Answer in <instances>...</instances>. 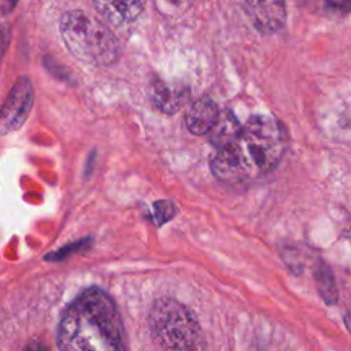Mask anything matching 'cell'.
Listing matches in <instances>:
<instances>
[{"label": "cell", "mask_w": 351, "mask_h": 351, "mask_svg": "<svg viewBox=\"0 0 351 351\" xmlns=\"http://www.w3.org/2000/svg\"><path fill=\"white\" fill-rule=\"evenodd\" d=\"M241 125L237 122V119L232 114H225V115H218V119L213 129L208 132L211 133V141L215 144L218 148L222 147L223 144L229 143L240 130Z\"/></svg>", "instance_id": "cell-10"}, {"label": "cell", "mask_w": 351, "mask_h": 351, "mask_svg": "<svg viewBox=\"0 0 351 351\" xmlns=\"http://www.w3.org/2000/svg\"><path fill=\"white\" fill-rule=\"evenodd\" d=\"M96 11L114 26L133 23L144 10L145 0H93Z\"/></svg>", "instance_id": "cell-7"}, {"label": "cell", "mask_w": 351, "mask_h": 351, "mask_svg": "<svg viewBox=\"0 0 351 351\" xmlns=\"http://www.w3.org/2000/svg\"><path fill=\"white\" fill-rule=\"evenodd\" d=\"M348 0H326V7L329 8H336V10H341V7L348 11Z\"/></svg>", "instance_id": "cell-11"}, {"label": "cell", "mask_w": 351, "mask_h": 351, "mask_svg": "<svg viewBox=\"0 0 351 351\" xmlns=\"http://www.w3.org/2000/svg\"><path fill=\"white\" fill-rule=\"evenodd\" d=\"M149 325L158 343L167 350H197L203 347L200 326L193 313L180 302L158 299L149 313Z\"/></svg>", "instance_id": "cell-4"}, {"label": "cell", "mask_w": 351, "mask_h": 351, "mask_svg": "<svg viewBox=\"0 0 351 351\" xmlns=\"http://www.w3.org/2000/svg\"><path fill=\"white\" fill-rule=\"evenodd\" d=\"M285 147V130L280 121L270 115H255L218 148L211 170L222 182H248L270 173L280 163Z\"/></svg>", "instance_id": "cell-1"}, {"label": "cell", "mask_w": 351, "mask_h": 351, "mask_svg": "<svg viewBox=\"0 0 351 351\" xmlns=\"http://www.w3.org/2000/svg\"><path fill=\"white\" fill-rule=\"evenodd\" d=\"M34 101V90L27 77H21L0 108V136L18 130L27 119Z\"/></svg>", "instance_id": "cell-5"}, {"label": "cell", "mask_w": 351, "mask_h": 351, "mask_svg": "<svg viewBox=\"0 0 351 351\" xmlns=\"http://www.w3.org/2000/svg\"><path fill=\"white\" fill-rule=\"evenodd\" d=\"M218 115L219 110L217 104L210 97H202L189 107L185 115L186 128L193 134H207L215 125Z\"/></svg>", "instance_id": "cell-8"}, {"label": "cell", "mask_w": 351, "mask_h": 351, "mask_svg": "<svg viewBox=\"0 0 351 351\" xmlns=\"http://www.w3.org/2000/svg\"><path fill=\"white\" fill-rule=\"evenodd\" d=\"M254 26L263 34L278 32L287 19L285 0H243Z\"/></svg>", "instance_id": "cell-6"}, {"label": "cell", "mask_w": 351, "mask_h": 351, "mask_svg": "<svg viewBox=\"0 0 351 351\" xmlns=\"http://www.w3.org/2000/svg\"><path fill=\"white\" fill-rule=\"evenodd\" d=\"M171 3H182V1H185V0H170Z\"/></svg>", "instance_id": "cell-12"}, {"label": "cell", "mask_w": 351, "mask_h": 351, "mask_svg": "<svg viewBox=\"0 0 351 351\" xmlns=\"http://www.w3.org/2000/svg\"><path fill=\"white\" fill-rule=\"evenodd\" d=\"M188 97V88L177 84L155 81L151 85L152 103L163 112L173 114L178 111L186 103Z\"/></svg>", "instance_id": "cell-9"}, {"label": "cell", "mask_w": 351, "mask_h": 351, "mask_svg": "<svg viewBox=\"0 0 351 351\" xmlns=\"http://www.w3.org/2000/svg\"><path fill=\"white\" fill-rule=\"evenodd\" d=\"M58 346L69 351H115L123 348V326L112 299L93 287L63 313Z\"/></svg>", "instance_id": "cell-2"}, {"label": "cell", "mask_w": 351, "mask_h": 351, "mask_svg": "<svg viewBox=\"0 0 351 351\" xmlns=\"http://www.w3.org/2000/svg\"><path fill=\"white\" fill-rule=\"evenodd\" d=\"M60 33L69 51L85 63L107 66L118 59L119 43L114 33L85 11H67L60 19Z\"/></svg>", "instance_id": "cell-3"}]
</instances>
